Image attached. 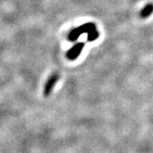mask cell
<instances>
[{"mask_svg": "<svg viewBox=\"0 0 153 153\" xmlns=\"http://www.w3.org/2000/svg\"><path fill=\"white\" fill-rule=\"evenodd\" d=\"M153 13V4L149 3L148 4L145 6L142 9V10L140 11V16L141 18H147L150 16Z\"/></svg>", "mask_w": 153, "mask_h": 153, "instance_id": "obj_4", "label": "cell"}, {"mask_svg": "<svg viewBox=\"0 0 153 153\" xmlns=\"http://www.w3.org/2000/svg\"><path fill=\"white\" fill-rule=\"evenodd\" d=\"M83 47H84V44L83 43H78V44H74L71 49L67 51L66 57L71 60H76V57L79 56L80 54H81Z\"/></svg>", "mask_w": 153, "mask_h": 153, "instance_id": "obj_3", "label": "cell"}, {"mask_svg": "<svg viewBox=\"0 0 153 153\" xmlns=\"http://www.w3.org/2000/svg\"><path fill=\"white\" fill-rule=\"evenodd\" d=\"M83 33H88V42L94 41L95 39L98 38L99 35H100L97 32L95 24L88 22V23L83 24L82 26L71 30L69 33V35H68V40L71 42L76 41L78 37L81 36Z\"/></svg>", "mask_w": 153, "mask_h": 153, "instance_id": "obj_1", "label": "cell"}, {"mask_svg": "<svg viewBox=\"0 0 153 153\" xmlns=\"http://www.w3.org/2000/svg\"><path fill=\"white\" fill-rule=\"evenodd\" d=\"M60 78V76L57 72H55L53 73L52 75H50L49 77L48 78L47 82H45L44 88V95L45 97H48L50 94L52 93L54 88H55L56 82H58Z\"/></svg>", "mask_w": 153, "mask_h": 153, "instance_id": "obj_2", "label": "cell"}]
</instances>
